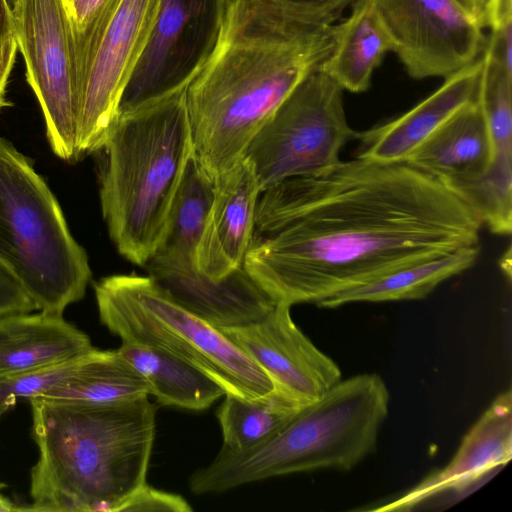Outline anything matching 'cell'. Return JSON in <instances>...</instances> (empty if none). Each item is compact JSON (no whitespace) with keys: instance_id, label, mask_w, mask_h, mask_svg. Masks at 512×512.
Instances as JSON below:
<instances>
[{"instance_id":"16","label":"cell","mask_w":512,"mask_h":512,"mask_svg":"<svg viewBox=\"0 0 512 512\" xmlns=\"http://www.w3.org/2000/svg\"><path fill=\"white\" fill-rule=\"evenodd\" d=\"M145 267L172 300L219 330L258 321L277 304L243 267L217 281L188 262L151 259Z\"/></svg>"},{"instance_id":"31","label":"cell","mask_w":512,"mask_h":512,"mask_svg":"<svg viewBox=\"0 0 512 512\" xmlns=\"http://www.w3.org/2000/svg\"><path fill=\"white\" fill-rule=\"evenodd\" d=\"M106 0H72L66 4L72 33L83 30L93 14Z\"/></svg>"},{"instance_id":"18","label":"cell","mask_w":512,"mask_h":512,"mask_svg":"<svg viewBox=\"0 0 512 512\" xmlns=\"http://www.w3.org/2000/svg\"><path fill=\"white\" fill-rule=\"evenodd\" d=\"M92 348L88 335L63 315L40 311L0 316V375L60 365Z\"/></svg>"},{"instance_id":"21","label":"cell","mask_w":512,"mask_h":512,"mask_svg":"<svg viewBox=\"0 0 512 512\" xmlns=\"http://www.w3.org/2000/svg\"><path fill=\"white\" fill-rule=\"evenodd\" d=\"M117 350L144 378L149 395L160 405L204 410L225 395L213 379L166 351L130 342H122Z\"/></svg>"},{"instance_id":"11","label":"cell","mask_w":512,"mask_h":512,"mask_svg":"<svg viewBox=\"0 0 512 512\" xmlns=\"http://www.w3.org/2000/svg\"><path fill=\"white\" fill-rule=\"evenodd\" d=\"M228 2L161 0L146 48L123 93L118 116L186 89L217 42Z\"/></svg>"},{"instance_id":"4","label":"cell","mask_w":512,"mask_h":512,"mask_svg":"<svg viewBox=\"0 0 512 512\" xmlns=\"http://www.w3.org/2000/svg\"><path fill=\"white\" fill-rule=\"evenodd\" d=\"M186 89L119 115L101 152L100 203L111 240L144 266L161 246L193 144Z\"/></svg>"},{"instance_id":"32","label":"cell","mask_w":512,"mask_h":512,"mask_svg":"<svg viewBox=\"0 0 512 512\" xmlns=\"http://www.w3.org/2000/svg\"><path fill=\"white\" fill-rule=\"evenodd\" d=\"M14 40L12 7L8 0H0V60Z\"/></svg>"},{"instance_id":"29","label":"cell","mask_w":512,"mask_h":512,"mask_svg":"<svg viewBox=\"0 0 512 512\" xmlns=\"http://www.w3.org/2000/svg\"><path fill=\"white\" fill-rule=\"evenodd\" d=\"M119 511L191 512L192 508L183 497L152 488L146 483L120 505Z\"/></svg>"},{"instance_id":"12","label":"cell","mask_w":512,"mask_h":512,"mask_svg":"<svg viewBox=\"0 0 512 512\" xmlns=\"http://www.w3.org/2000/svg\"><path fill=\"white\" fill-rule=\"evenodd\" d=\"M414 79L447 78L478 59L484 25L456 0H369Z\"/></svg>"},{"instance_id":"23","label":"cell","mask_w":512,"mask_h":512,"mask_svg":"<svg viewBox=\"0 0 512 512\" xmlns=\"http://www.w3.org/2000/svg\"><path fill=\"white\" fill-rule=\"evenodd\" d=\"M144 378L118 352L94 347L43 396L87 404H114L148 397Z\"/></svg>"},{"instance_id":"35","label":"cell","mask_w":512,"mask_h":512,"mask_svg":"<svg viewBox=\"0 0 512 512\" xmlns=\"http://www.w3.org/2000/svg\"><path fill=\"white\" fill-rule=\"evenodd\" d=\"M472 17L486 26V13L483 0H456Z\"/></svg>"},{"instance_id":"19","label":"cell","mask_w":512,"mask_h":512,"mask_svg":"<svg viewBox=\"0 0 512 512\" xmlns=\"http://www.w3.org/2000/svg\"><path fill=\"white\" fill-rule=\"evenodd\" d=\"M493 147L477 98L447 119L404 162L448 186L483 173Z\"/></svg>"},{"instance_id":"6","label":"cell","mask_w":512,"mask_h":512,"mask_svg":"<svg viewBox=\"0 0 512 512\" xmlns=\"http://www.w3.org/2000/svg\"><path fill=\"white\" fill-rule=\"evenodd\" d=\"M0 260L37 310L63 315L91 280L86 251L30 160L0 137Z\"/></svg>"},{"instance_id":"10","label":"cell","mask_w":512,"mask_h":512,"mask_svg":"<svg viewBox=\"0 0 512 512\" xmlns=\"http://www.w3.org/2000/svg\"><path fill=\"white\" fill-rule=\"evenodd\" d=\"M14 37L43 111L53 152L78 158L73 35L65 0H14Z\"/></svg>"},{"instance_id":"24","label":"cell","mask_w":512,"mask_h":512,"mask_svg":"<svg viewBox=\"0 0 512 512\" xmlns=\"http://www.w3.org/2000/svg\"><path fill=\"white\" fill-rule=\"evenodd\" d=\"M214 187V179L193 153L174 196L164 240L153 257L195 265V252L213 203Z\"/></svg>"},{"instance_id":"30","label":"cell","mask_w":512,"mask_h":512,"mask_svg":"<svg viewBox=\"0 0 512 512\" xmlns=\"http://www.w3.org/2000/svg\"><path fill=\"white\" fill-rule=\"evenodd\" d=\"M37 310L21 282L0 260V316Z\"/></svg>"},{"instance_id":"33","label":"cell","mask_w":512,"mask_h":512,"mask_svg":"<svg viewBox=\"0 0 512 512\" xmlns=\"http://www.w3.org/2000/svg\"><path fill=\"white\" fill-rule=\"evenodd\" d=\"M17 51L18 46L16 40H14L0 60V110L11 105L6 99V88L16 60Z\"/></svg>"},{"instance_id":"8","label":"cell","mask_w":512,"mask_h":512,"mask_svg":"<svg viewBox=\"0 0 512 512\" xmlns=\"http://www.w3.org/2000/svg\"><path fill=\"white\" fill-rule=\"evenodd\" d=\"M161 0H106L73 35L77 153L97 152L154 28Z\"/></svg>"},{"instance_id":"25","label":"cell","mask_w":512,"mask_h":512,"mask_svg":"<svg viewBox=\"0 0 512 512\" xmlns=\"http://www.w3.org/2000/svg\"><path fill=\"white\" fill-rule=\"evenodd\" d=\"M301 408L276 390L253 399L225 394L216 413L222 429V448L238 452L267 441Z\"/></svg>"},{"instance_id":"38","label":"cell","mask_w":512,"mask_h":512,"mask_svg":"<svg viewBox=\"0 0 512 512\" xmlns=\"http://www.w3.org/2000/svg\"><path fill=\"white\" fill-rule=\"evenodd\" d=\"M70 1H72V0H65V3H68V2H70Z\"/></svg>"},{"instance_id":"5","label":"cell","mask_w":512,"mask_h":512,"mask_svg":"<svg viewBox=\"0 0 512 512\" xmlns=\"http://www.w3.org/2000/svg\"><path fill=\"white\" fill-rule=\"evenodd\" d=\"M389 403L380 375L341 379L267 441L238 452L221 448L189 477V488L197 495L222 493L293 473L349 471L375 450Z\"/></svg>"},{"instance_id":"26","label":"cell","mask_w":512,"mask_h":512,"mask_svg":"<svg viewBox=\"0 0 512 512\" xmlns=\"http://www.w3.org/2000/svg\"><path fill=\"white\" fill-rule=\"evenodd\" d=\"M493 233L512 231V151L493 153L480 175L450 186Z\"/></svg>"},{"instance_id":"13","label":"cell","mask_w":512,"mask_h":512,"mask_svg":"<svg viewBox=\"0 0 512 512\" xmlns=\"http://www.w3.org/2000/svg\"><path fill=\"white\" fill-rule=\"evenodd\" d=\"M290 309L277 302L262 319L220 331L266 373L277 392L304 407L338 383L342 373L298 328Z\"/></svg>"},{"instance_id":"37","label":"cell","mask_w":512,"mask_h":512,"mask_svg":"<svg viewBox=\"0 0 512 512\" xmlns=\"http://www.w3.org/2000/svg\"><path fill=\"white\" fill-rule=\"evenodd\" d=\"M491 1H492V0H483V2H484V6H485V13H487V9H488V7H489V5H490Z\"/></svg>"},{"instance_id":"28","label":"cell","mask_w":512,"mask_h":512,"mask_svg":"<svg viewBox=\"0 0 512 512\" xmlns=\"http://www.w3.org/2000/svg\"><path fill=\"white\" fill-rule=\"evenodd\" d=\"M80 357L45 369L0 375V418L18 399L30 400L45 395L51 387L68 375Z\"/></svg>"},{"instance_id":"27","label":"cell","mask_w":512,"mask_h":512,"mask_svg":"<svg viewBox=\"0 0 512 512\" xmlns=\"http://www.w3.org/2000/svg\"><path fill=\"white\" fill-rule=\"evenodd\" d=\"M477 101L491 139L493 153L512 151V74L484 48Z\"/></svg>"},{"instance_id":"36","label":"cell","mask_w":512,"mask_h":512,"mask_svg":"<svg viewBox=\"0 0 512 512\" xmlns=\"http://www.w3.org/2000/svg\"><path fill=\"white\" fill-rule=\"evenodd\" d=\"M5 485L0 482V511H13L17 510L14 504L2 494V489Z\"/></svg>"},{"instance_id":"2","label":"cell","mask_w":512,"mask_h":512,"mask_svg":"<svg viewBox=\"0 0 512 512\" xmlns=\"http://www.w3.org/2000/svg\"><path fill=\"white\" fill-rule=\"evenodd\" d=\"M341 16L282 0H229L217 42L185 92L194 155L211 177L241 160L280 105L320 68Z\"/></svg>"},{"instance_id":"15","label":"cell","mask_w":512,"mask_h":512,"mask_svg":"<svg viewBox=\"0 0 512 512\" xmlns=\"http://www.w3.org/2000/svg\"><path fill=\"white\" fill-rule=\"evenodd\" d=\"M214 199L195 252L197 271L221 280L243 266L255 234L261 194L252 162L244 156L214 178Z\"/></svg>"},{"instance_id":"17","label":"cell","mask_w":512,"mask_h":512,"mask_svg":"<svg viewBox=\"0 0 512 512\" xmlns=\"http://www.w3.org/2000/svg\"><path fill=\"white\" fill-rule=\"evenodd\" d=\"M482 55L445 78L431 95L401 116L358 132L356 157L378 162H404L433 132L467 103L477 98Z\"/></svg>"},{"instance_id":"14","label":"cell","mask_w":512,"mask_h":512,"mask_svg":"<svg viewBox=\"0 0 512 512\" xmlns=\"http://www.w3.org/2000/svg\"><path fill=\"white\" fill-rule=\"evenodd\" d=\"M512 457V394L500 393L463 437L442 468L371 511H410L439 495H463L504 467Z\"/></svg>"},{"instance_id":"22","label":"cell","mask_w":512,"mask_h":512,"mask_svg":"<svg viewBox=\"0 0 512 512\" xmlns=\"http://www.w3.org/2000/svg\"><path fill=\"white\" fill-rule=\"evenodd\" d=\"M480 253V244L459 248L436 258L421 261L385 274L368 283L332 295L317 306L337 308L368 302L419 300L427 297L440 283L472 267Z\"/></svg>"},{"instance_id":"3","label":"cell","mask_w":512,"mask_h":512,"mask_svg":"<svg viewBox=\"0 0 512 512\" xmlns=\"http://www.w3.org/2000/svg\"><path fill=\"white\" fill-rule=\"evenodd\" d=\"M30 404L39 458L23 510L118 512L147 483L156 431L148 397L114 404L33 397Z\"/></svg>"},{"instance_id":"1","label":"cell","mask_w":512,"mask_h":512,"mask_svg":"<svg viewBox=\"0 0 512 512\" xmlns=\"http://www.w3.org/2000/svg\"><path fill=\"white\" fill-rule=\"evenodd\" d=\"M458 194L406 162L356 157L260 194L244 270L276 302L317 305L403 267L480 244Z\"/></svg>"},{"instance_id":"9","label":"cell","mask_w":512,"mask_h":512,"mask_svg":"<svg viewBox=\"0 0 512 512\" xmlns=\"http://www.w3.org/2000/svg\"><path fill=\"white\" fill-rule=\"evenodd\" d=\"M343 89L319 69L280 105L250 143L261 193L287 179L319 174L341 160L344 145L357 139L346 118Z\"/></svg>"},{"instance_id":"34","label":"cell","mask_w":512,"mask_h":512,"mask_svg":"<svg viewBox=\"0 0 512 512\" xmlns=\"http://www.w3.org/2000/svg\"><path fill=\"white\" fill-rule=\"evenodd\" d=\"M286 2L310 5L322 8L332 9L341 13L352 5L354 0H282Z\"/></svg>"},{"instance_id":"7","label":"cell","mask_w":512,"mask_h":512,"mask_svg":"<svg viewBox=\"0 0 512 512\" xmlns=\"http://www.w3.org/2000/svg\"><path fill=\"white\" fill-rule=\"evenodd\" d=\"M94 291L101 323L122 342L157 348L188 362L225 394L253 399L275 390L266 373L234 342L177 304L151 276L104 277Z\"/></svg>"},{"instance_id":"20","label":"cell","mask_w":512,"mask_h":512,"mask_svg":"<svg viewBox=\"0 0 512 512\" xmlns=\"http://www.w3.org/2000/svg\"><path fill=\"white\" fill-rule=\"evenodd\" d=\"M333 27V45L320 70L343 90L366 91L374 70L391 51L388 35L369 0H354Z\"/></svg>"}]
</instances>
